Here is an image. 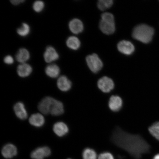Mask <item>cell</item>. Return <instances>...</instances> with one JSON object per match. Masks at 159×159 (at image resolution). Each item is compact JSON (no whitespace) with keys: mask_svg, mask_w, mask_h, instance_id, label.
I'll list each match as a JSON object with an SVG mask.
<instances>
[{"mask_svg":"<svg viewBox=\"0 0 159 159\" xmlns=\"http://www.w3.org/2000/svg\"><path fill=\"white\" fill-rule=\"evenodd\" d=\"M114 144L126 151L136 159L150 151V146L142 136L129 134L119 128L115 129L111 137Z\"/></svg>","mask_w":159,"mask_h":159,"instance_id":"1","label":"cell"},{"mask_svg":"<svg viewBox=\"0 0 159 159\" xmlns=\"http://www.w3.org/2000/svg\"><path fill=\"white\" fill-rule=\"evenodd\" d=\"M154 33L153 28L145 24L136 26L133 30L132 37L143 43H148L152 40Z\"/></svg>","mask_w":159,"mask_h":159,"instance_id":"2","label":"cell"},{"mask_svg":"<svg viewBox=\"0 0 159 159\" xmlns=\"http://www.w3.org/2000/svg\"><path fill=\"white\" fill-rule=\"evenodd\" d=\"M86 61L87 65L93 73H97L100 71L103 67V63L98 55L93 53L86 57Z\"/></svg>","mask_w":159,"mask_h":159,"instance_id":"3","label":"cell"},{"mask_svg":"<svg viewBox=\"0 0 159 159\" xmlns=\"http://www.w3.org/2000/svg\"><path fill=\"white\" fill-rule=\"evenodd\" d=\"M98 88L104 93H109L114 88L115 84L112 80L104 76L99 79L97 83Z\"/></svg>","mask_w":159,"mask_h":159,"instance_id":"4","label":"cell"},{"mask_svg":"<svg viewBox=\"0 0 159 159\" xmlns=\"http://www.w3.org/2000/svg\"><path fill=\"white\" fill-rule=\"evenodd\" d=\"M43 58L47 63H50L58 60L59 55L56 50L51 46H48L43 53Z\"/></svg>","mask_w":159,"mask_h":159,"instance_id":"5","label":"cell"},{"mask_svg":"<svg viewBox=\"0 0 159 159\" xmlns=\"http://www.w3.org/2000/svg\"><path fill=\"white\" fill-rule=\"evenodd\" d=\"M50 149L48 147H41L31 152V157L33 159H43L51 155Z\"/></svg>","mask_w":159,"mask_h":159,"instance_id":"6","label":"cell"},{"mask_svg":"<svg viewBox=\"0 0 159 159\" xmlns=\"http://www.w3.org/2000/svg\"><path fill=\"white\" fill-rule=\"evenodd\" d=\"M118 49L120 52L127 55H130L134 52V47L130 41L123 40L118 44Z\"/></svg>","mask_w":159,"mask_h":159,"instance_id":"7","label":"cell"},{"mask_svg":"<svg viewBox=\"0 0 159 159\" xmlns=\"http://www.w3.org/2000/svg\"><path fill=\"white\" fill-rule=\"evenodd\" d=\"M122 99L118 95H112L109 99L108 106L113 112H118L122 108Z\"/></svg>","mask_w":159,"mask_h":159,"instance_id":"8","label":"cell"},{"mask_svg":"<svg viewBox=\"0 0 159 159\" xmlns=\"http://www.w3.org/2000/svg\"><path fill=\"white\" fill-rule=\"evenodd\" d=\"M68 25L70 30L75 34H78L82 32L84 29L82 22L78 19L71 20L70 21Z\"/></svg>","mask_w":159,"mask_h":159,"instance_id":"9","label":"cell"},{"mask_svg":"<svg viewBox=\"0 0 159 159\" xmlns=\"http://www.w3.org/2000/svg\"><path fill=\"white\" fill-rule=\"evenodd\" d=\"M33 67L27 63H21L18 66L17 72L19 76L25 78L29 76L33 72Z\"/></svg>","mask_w":159,"mask_h":159,"instance_id":"10","label":"cell"},{"mask_svg":"<svg viewBox=\"0 0 159 159\" xmlns=\"http://www.w3.org/2000/svg\"><path fill=\"white\" fill-rule=\"evenodd\" d=\"M57 85L60 90L63 92H66L71 89L72 83L66 76L63 75L59 77Z\"/></svg>","mask_w":159,"mask_h":159,"instance_id":"11","label":"cell"},{"mask_svg":"<svg viewBox=\"0 0 159 159\" xmlns=\"http://www.w3.org/2000/svg\"><path fill=\"white\" fill-rule=\"evenodd\" d=\"M17 150L16 147L13 144L5 145L2 150V154L6 158H11L17 155Z\"/></svg>","mask_w":159,"mask_h":159,"instance_id":"12","label":"cell"},{"mask_svg":"<svg viewBox=\"0 0 159 159\" xmlns=\"http://www.w3.org/2000/svg\"><path fill=\"white\" fill-rule=\"evenodd\" d=\"M14 110L18 118L23 120L27 118V112L23 103L18 102L16 103L14 106Z\"/></svg>","mask_w":159,"mask_h":159,"instance_id":"13","label":"cell"},{"mask_svg":"<svg viewBox=\"0 0 159 159\" xmlns=\"http://www.w3.org/2000/svg\"><path fill=\"white\" fill-rule=\"evenodd\" d=\"M69 130L68 126L63 122H57L53 125V132L59 137L65 136L68 133Z\"/></svg>","mask_w":159,"mask_h":159,"instance_id":"14","label":"cell"},{"mask_svg":"<svg viewBox=\"0 0 159 159\" xmlns=\"http://www.w3.org/2000/svg\"><path fill=\"white\" fill-rule=\"evenodd\" d=\"M30 57V54L27 49L22 48L19 49L15 56V58L20 64L26 63Z\"/></svg>","mask_w":159,"mask_h":159,"instance_id":"15","label":"cell"},{"mask_svg":"<svg viewBox=\"0 0 159 159\" xmlns=\"http://www.w3.org/2000/svg\"><path fill=\"white\" fill-rule=\"evenodd\" d=\"M53 98L51 97H46L41 101L38 105V109L40 112L45 115L50 114V105Z\"/></svg>","mask_w":159,"mask_h":159,"instance_id":"16","label":"cell"},{"mask_svg":"<svg viewBox=\"0 0 159 159\" xmlns=\"http://www.w3.org/2000/svg\"><path fill=\"white\" fill-rule=\"evenodd\" d=\"M29 122L32 126L39 128L44 124L45 120L42 115L36 113L31 115L29 118Z\"/></svg>","mask_w":159,"mask_h":159,"instance_id":"17","label":"cell"},{"mask_svg":"<svg viewBox=\"0 0 159 159\" xmlns=\"http://www.w3.org/2000/svg\"><path fill=\"white\" fill-rule=\"evenodd\" d=\"M64 112L63 103L55 99L51 107L50 114L53 116H57L62 115Z\"/></svg>","mask_w":159,"mask_h":159,"instance_id":"18","label":"cell"},{"mask_svg":"<svg viewBox=\"0 0 159 159\" xmlns=\"http://www.w3.org/2000/svg\"><path fill=\"white\" fill-rule=\"evenodd\" d=\"M45 71L48 76L51 78H56L59 76L61 70L58 65L52 64L48 65Z\"/></svg>","mask_w":159,"mask_h":159,"instance_id":"19","label":"cell"},{"mask_svg":"<svg viewBox=\"0 0 159 159\" xmlns=\"http://www.w3.org/2000/svg\"><path fill=\"white\" fill-rule=\"evenodd\" d=\"M99 27L101 30L106 34H112L115 31V24L107 22L102 20L99 23Z\"/></svg>","mask_w":159,"mask_h":159,"instance_id":"20","label":"cell"},{"mask_svg":"<svg viewBox=\"0 0 159 159\" xmlns=\"http://www.w3.org/2000/svg\"><path fill=\"white\" fill-rule=\"evenodd\" d=\"M66 45L69 48L73 50H77L80 47L81 43L78 38L72 36L67 39Z\"/></svg>","mask_w":159,"mask_h":159,"instance_id":"21","label":"cell"},{"mask_svg":"<svg viewBox=\"0 0 159 159\" xmlns=\"http://www.w3.org/2000/svg\"><path fill=\"white\" fill-rule=\"evenodd\" d=\"M30 31V25L26 23H24L20 27L17 29V33L20 36L25 37L29 35Z\"/></svg>","mask_w":159,"mask_h":159,"instance_id":"22","label":"cell"},{"mask_svg":"<svg viewBox=\"0 0 159 159\" xmlns=\"http://www.w3.org/2000/svg\"><path fill=\"white\" fill-rule=\"evenodd\" d=\"M83 159H97V155L95 151L87 148L83 150L82 154Z\"/></svg>","mask_w":159,"mask_h":159,"instance_id":"23","label":"cell"},{"mask_svg":"<svg viewBox=\"0 0 159 159\" xmlns=\"http://www.w3.org/2000/svg\"><path fill=\"white\" fill-rule=\"evenodd\" d=\"M113 4L112 0H99L97 3V6L99 9L104 11L112 7Z\"/></svg>","mask_w":159,"mask_h":159,"instance_id":"24","label":"cell"},{"mask_svg":"<svg viewBox=\"0 0 159 159\" xmlns=\"http://www.w3.org/2000/svg\"><path fill=\"white\" fill-rule=\"evenodd\" d=\"M148 130L154 138L159 140V122L154 123L149 127Z\"/></svg>","mask_w":159,"mask_h":159,"instance_id":"25","label":"cell"},{"mask_svg":"<svg viewBox=\"0 0 159 159\" xmlns=\"http://www.w3.org/2000/svg\"><path fill=\"white\" fill-rule=\"evenodd\" d=\"M45 6L44 2L41 1H37L33 3V9L35 12L39 13L43 11Z\"/></svg>","mask_w":159,"mask_h":159,"instance_id":"26","label":"cell"},{"mask_svg":"<svg viewBox=\"0 0 159 159\" xmlns=\"http://www.w3.org/2000/svg\"><path fill=\"white\" fill-rule=\"evenodd\" d=\"M101 18L103 21L115 24L114 17L112 14L108 12L103 13L101 15Z\"/></svg>","mask_w":159,"mask_h":159,"instance_id":"27","label":"cell"},{"mask_svg":"<svg viewBox=\"0 0 159 159\" xmlns=\"http://www.w3.org/2000/svg\"><path fill=\"white\" fill-rule=\"evenodd\" d=\"M98 159H115L114 156L111 153L105 152L99 155Z\"/></svg>","mask_w":159,"mask_h":159,"instance_id":"28","label":"cell"},{"mask_svg":"<svg viewBox=\"0 0 159 159\" xmlns=\"http://www.w3.org/2000/svg\"><path fill=\"white\" fill-rule=\"evenodd\" d=\"M3 61L6 64L11 65H12L14 62V59L11 56L8 55L6 56L4 58Z\"/></svg>","mask_w":159,"mask_h":159,"instance_id":"29","label":"cell"},{"mask_svg":"<svg viewBox=\"0 0 159 159\" xmlns=\"http://www.w3.org/2000/svg\"><path fill=\"white\" fill-rule=\"evenodd\" d=\"M25 1V0H12L11 1V2L13 5L17 6L23 3Z\"/></svg>","mask_w":159,"mask_h":159,"instance_id":"30","label":"cell"},{"mask_svg":"<svg viewBox=\"0 0 159 159\" xmlns=\"http://www.w3.org/2000/svg\"><path fill=\"white\" fill-rule=\"evenodd\" d=\"M153 159H159V154L155 156Z\"/></svg>","mask_w":159,"mask_h":159,"instance_id":"31","label":"cell"},{"mask_svg":"<svg viewBox=\"0 0 159 159\" xmlns=\"http://www.w3.org/2000/svg\"><path fill=\"white\" fill-rule=\"evenodd\" d=\"M70 159V158H69V159Z\"/></svg>","mask_w":159,"mask_h":159,"instance_id":"32","label":"cell"}]
</instances>
